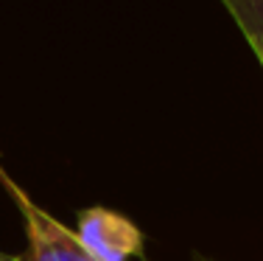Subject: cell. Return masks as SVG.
Instances as JSON below:
<instances>
[{"instance_id": "obj_1", "label": "cell", "mask_w": 263, "mask_h": 261, "mask_svg": "<svg viewBox=\"0 0 263 261\" xmlns=\"http://www.w3.org/2000/svg\"><path fill=\"white\" fill-rule=\"evenodd\" d=\"M0 185L6 188V194L11 197V202L17 205L23 222H26V236H28L26 261H98L79 241L76 231L65 228L42 205H36L28 191L3 171V166H0Z\"/></svg>"}, {"instance_id": "obj_3", "label": "cell", "mask_w": 263, "mask_h": 261, "mask_svg": "<svg viewBox=\"0 0 263 261\" xmlns=\"http://www.w3.org/2000/svg\"><path fill=\"white\" fill-rule=\"evenodd\" d=\"M221 6L230 11L235 26L241 28L249 48L263 42V0H221Z\"/></svg>"}, {"instance_id": "obj_6", "label": "cell", "mask_w": 263, "mask_h": 261, "mask_svg": "<svg viewBox=\"0 0 263 261\" xmlns=\"http://www.w3.org/2000/svg\"><path fill=\"white\" fill-rule=\"evenodd\" d=\"M193 261H213V258H208V256H199V253H196V256H193Z\"/></svg>"}, {"instance_id": "obj_5", "label": "cell", "mask_w": 263, "mask_h": 261, "mask_svg": "<svg viewBox=\"0 0 263 261\" xmlns=\"http://www.w3.org/2000/svg\"><path fill=\"white\" fill-rule=\"evenodd\" d=\"M0 261H26V258H20V256H9V253H0Z\"/></svg>"}, {"instance_id": "obj_2", "label": "cell", "mask_w": 263, "mask_h": 261, "mask_svg": "<svg viewBox=\"0 0 263 261\" xmlns=\"http://www.w3.org/2000/svg\"><path fill=\"white\" fill-rule=\"evenodd\" d=\"M79 241L98 261L143 258V233L132 219L109 208H84L76 222Z\"/></svg>"}, {"instance_id": "obj_4", "label": "cell", "mask_w": 263, "mask_h": 261, "mask_svg": "<svg viewBox=\"0 0 263 261\" xmlns=\"http://www.w3.org/2000/svg\"><path fill=\"white\" fill-rule=\"evenodd\" d=\"M252 54L258 57V62H260V67H263V42H258V45L252 48Z\"/></svg>"}]
</instances>
